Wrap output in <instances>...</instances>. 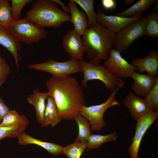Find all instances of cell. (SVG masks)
Wrapping results in <instances>:
<instances>
[{"instance_id":"cell-1","label":"cell","mask_w":158,"mask_h":158,"mask_svg":"<svg viewBox=\"0 0 158 158\" xmlns=\"http://www.w3.org/2000/svg\"><path fill=\"white\" fill-rule=\"evenodd\" d=\"M45 84L49 96L56 103L61 121L73 119L80 114L85 101L82 86L76 78L69 75L52 76Z\"/></svg>"},{"instance_id":"cell-2","label":"cell","mask_w":158,"mask_h":158,"mask_svg":"<svg viewBox=\"0 0 158 158\" xmlns=\"http://www.w3.org/2000/svg\"><path fill=\"white\" fill-rule=\"evenodd\" d=\"M115 33L99 23L85 31L82 40L89 63L98 65L108 58L114 45Z\"/></svg>"},{"instance_id":"cell-3","label":"cell","mask_w":158,"mask_h":158,"mask_svg":"<svg viewBox=\"0 0 158 158\" xmlns=\"http://www.w3.org/2000/svg\"><path fill=\"white\" fill-rule=\"evenodd\" d=\"M26 17L43 28H59L65 22L72 23L71 15L51 0H38L32 5Z\"/></svg>"},{"instance_id":"cell-4","label":"cell","mask_w":158,"mask_h":158,"mask_svg":"<svg viewBox=\"0 0 158 158\" xmlns=\"http://www.w3.org/2000/svg\"><path fill=\"white\" fill-rule=\"evenodd\" d=\"M79 61L81 72L83 75L82 87H87V82L92 80H98L102 82L106 88L110 91H113L124 85V81L110 73L104 65H95L83 60Z\"/></svg>"},{"instance_id":"cell-5","label":"cell","mask_w":158,"mask_h":158,"mask_svg":"<svg viewBox=\"0 0 158 158\" xmlns=\"http://www.w3.org/2000/svg\"><path fill=\"white\" fill-rule=\"evenodd\" d=\"M5 26L20 42L32 43L47 37L44 28L26 17L12 20Z\"/></svg>"},{"instance_id":"cell-6","label":"cell","mask_w":158,"mask_h":158,"mask_svg":"<svg viewBox=\"0 0 158 158\" xmlns=\"http://www.w3.org/2000/svg\"><path fill=\"white\" fill-rule=\"evenodd\" d=\"M120 88L112 91L105 102L100 104L89 107H82L80 114L85 117L89 121L91 131H101L106 126L104 116L106 110L112 107L120 106L116 98V95Z\"/></svg>"},{"instance_id":"cell-7","label":"cell","mask_w":158,"mask_h":158,"mask_svg":"<svg viewBox=\"0 0 158 158\" xmlns=\"http://www.w3.org/2000/svg\"><path fill=\"white\" fill-rule=\"evenodd\" d=\"M28 67L48 73L56 77H65L81 72L79 61L70 56L65 62H59L51 59L42 63L29 64Z\"/></svg>"},{"instance_id":"cell-8","label":"cell","mask_w":158,"mask_h":158,"mask_svg":"<svg viewBox=\"0 0 158 158\" xmlns=\"http://www.w3.org/2000/svg\"><path fill=\"white\" fill-rule=\"evenodd\" d=\"M146 17L132 23L115 33V49L121 53L128 49L136 39L145 35Z\"/></svg>"},{"instance_id":"cell-9","label":"cell","mask_w":158,"mask_h":158,"mask_svg":"<svg viewBox=\"0 0 158 158\" xmlns=\"http://www.w3.org/2000/svg\"><path fill=\"white\" fill-rule=\"evenodd\" d=\"M109 56L105 60L104 65L110 73L118 78L130 77L138 70L123 58L115 49L110 50Z\"/></svg>"},{"instance_id":"cell-10","label":"cell","mask_w":158,"mask_h":158,"mask_svg":"<svg viewBox=\"0 0 158 158\" xmlns=\"http://www.w3.org/2000/svg\"><path fill=\"white\" fill-rule=\"evenodd\" d=\"M158 117V113L151 110L136 120L135 135L129 149L131 158H138V152L142 139Z\"/></svg>"},{"instance_id":"cell-11","label":"cell","mask_w":158,"mask_h":158,"mask_svg":"<svg viewBox=\"0 0 158 158\" xmlns=\"http://www.w3.org/2000/svg\"><path fill=\"white\" fill-rule=\"evenodd\" d=\"M142 18V15L132 17H124L116 15H107L98 9L97 13L98 23L110 30L117 33L128 24Z\"/></svg>"},{"instance_id":"cell-12","label":"cell","mask_w":158,"mask_h":158,"mask_svg":"<svg viewBox=\"0 0 158 158\" xmlns=\"http://www.w3.org/2000/svg\"><path fill=\"white\" fill-rule=\"evenodd\" d=\"M62 44L71 57L79 61L83 60L85 51L82 39L74 29L69 30L63 36Z\"/></svg>"},{"instance_id":"cell-13","label":"cell","mask_w":158,"mask_h":158,"mask_svg":"<svg viewBox=\"0 0 158 158\" xmlns=\"http://www.w3.org/2000/svg\"><path fill=\"white\" fill-rule=\"evenodd\" d=\"M0 44L8 51L13 56L18 70L19 61L21 60V55L18 52L21 49V45L17 39L7 28L0 23Z\"/></svg>"},{"instance_id":"cell-14","label":"cell","mask_w":158,"mask_h":158,"mask_svg":"<svg viewBox=\"0 0 158 158\" xmlns=\"http://www.w3.org/2000/svg\"><path fill=\"white\" fill-rule=\"evenodd\" d=\"M130 77L134 80L132 89L138 96L145 97L154 86L158 75L133 73Z\"/></svg>"},{"instance_id":"cell-15","label":"cell","mask_w":158,"mask_h":158,"mask_svg":"<svg viewBox=\"0 0 158 158\" xmlns=\"http://www.w3.org/2000/svg\"><path fill=\"white\" fill-rule=\"evenodd\" d=\"M131 64L136 67L140 73L146 72L148 74L156 76L158 72V52L151 51L146 57L134 59Z\"/></svg>"},{"instance_id":"cell-16","label":"cell","mask_w":158,"mask_h":158,"mask_svg":"<svg viewBox=\"0 0 158 158\" xmlns=\"http://www.w3.org/2000/svg\"><path fill=\"white\" fill-rule=\"evenodd\" d=\"M17 138L20 145H36L42 148L54 156H58L61 154L63 147L62 146L54 142L42 141L31 136L24 131L21 133Z\"/></svg>"},{"instance_id":"cell-17","label":"cell","mask_w":158,"mask_h":158,"mask_svg":"<svg viewBox=\"0 0 158 158\" xmlns=\"http://www.w3.org/2000/svg\"><path fill=\"white\" fill-rule=\"evenodd\" d=\"M123 102L132 117L135 120L152 110L147 106L144 99L131 92L127 95Z\"/></svg>"},{"instance_id":"cell-18","label":"cell","mask_w":158,"mask_h":158,"mask_svg":"<svg viewBox=\"0 0 158 158\" xmlns=\"http://www.w3.org/2000/svg\"><path fill=\"white\" fill-rule=\"evenodd\" d=\"M49 97L47 92H40L39 89L35 90L32 95H29L27 98V102L33 106L36 113V119L41 125L44 120V114L46 108L45 101Z\"/></svg>"},{"instance_id":"cell-19","label":"cell","mask_w":158,"mask_h":158,"mask_svg":"<svg viewBox=\"0 0 158 158\" xmlns=\"http://www.w3.org/2000/svg\"><path fill=\"white\" fill-rule=\"evenodd\" d=\"M68 4L71 14L72 23L74 26V30L81 36L87 28L88 20L85 13L79 9L72 0H70Z\"/></svg>"},{"instance_id":"cell-20","label":"cell","mask_w":158,"mask_h":158,"mask_svg":"<svg viewBox=\"0 0 158 158\" xmlns=\"http://www.w3.org/2000/svg\"><path fill=\"white\" fill-rule=\"evenodd\" d=\"M44 114V120L41 125L42 127L50 125L52 127L56 126L61 121L58 109L53 99L49 96L47 99Z\"/></svg>"},{"instance_id":"cell-21","label":"cell","mask_w":158,"mask_h":158,"mask_svg":"<svg viewBox=\"0 0 158 158\" xmlns=\"http://www.w3.org/2000/svg\"><path fill=\"white\" fill-rule=\"evenodd\" d=\"M29 123V120L26 117L22 121L12 126L0 127V140L6 138L17 137L21 133L24 131Z\"/></svg>"},{"instance_id":"cell-22","label":"cell","mask_w":158,"mask_h":158,"mask_svg":"<svg viewBox=\"0 0 158 158\" xmlns=\"http://www.w3.org/2000/svg\"><path fill=\"white\" fill-rule=\"evenodd\" d=\"M155 1L140 0L126 10L117 13L116 15L124 17H132L141 15L145 10L154 4Z\"/></svg>"},{"instance_id":"cell-23","label":"cell","mask_w":158,"mask_h":158,"mask_svg":"<svg viewBox=\"0 0 158 158\" xmlns=\"http://www.w3.org/2000/svg\"><path fill=\"white\" fill-rule=\"evenodd\" d=\"M73 119L77 123L78 128V134L75 141L87 142L91 134L89 121L85 117L80 114L76 116Z\"/></svg>"},{"instance_id":"cell-24","label":"cell","mask_w":158,"mask_h":158,"mask_svg":"<svg viewBox=\"0 0 158 158\" xmlns=\"http://www.w3.org/2000/svg\"><path fill=\"white\" fill-rule=\"evenodd\" d=\"M116 131L107 135H101L91 134L88 138L87 143V151L90 149L97 148L104 143L115 141L117 138Z\"/></svg>"},{"instance_id":"cell-25","label":"cell","mask_w":158,"mask_h":158,"mask_svg":"<svg viewBox=\"0 0 158 158\" xmlns=\"http://www.w3.org/2000/svg\"><path fill=\"white\" fill-rule=\"evenodd\" d=\"M87 147V142L75 141L63 147L61 154L68 158H80Z\"/></svg>"},{"instance_id":"cell-26","label":"cell","mask_w":158,"mask_h":158,"mask_svg":"<svg viewBox=\"0 0 158 158\" xmlns=\"http://www.w3.org/2000/svg\"><path fill=\"white\" fill-rule=\"evenodd\" d=\"M146 17L145 35L152 38L158 37V15L154 11Z\"/></svg>"},{"instance_id":"cell-27","label":"cell","mask_w":158,"mask_h":158,"mask_svg":"<svg viewBox=\"0 0 158 158\" xmlns=\"http://www.w3.org/2000/svg\"><path fill=\"white\" fill-rule=\"evenodd\" d=\"M75 3L79 5L85 12L88 17V27L96 25L97 23L96 20L97 13L93 7L94 0H72Z\"/></svg>"},{"instance_id":"cell-28","label":"cell","mask_w":158,"mask_h":158,"mask_svg":"<svg viewBox=\"0 0 158 158\" xmlns=\"http://www.w3.org/2000/svg\"><path fill=\"white\" fill-rule=\"evenodd\" d=\"M145 97L144 101L149 109L158 113V78L153 88Z\"/></svg>"},{"instance_id":"cell-29","label":"cell","mask_w":158,"mask_h":158,"mask_svg":"<svg viewBox=\"0 0 158 158\" xmlns=\"http://www.w3.org/2000/svg\"><path fill=\"white\" fill-rule=\"evenodd\" d=\"M12 20V8L8 1L0 0V23L6 26Z\"/></svg>"},{"instance_id":"cell-30","label":"cell","mask_w":158,"mask_h":158,"mask_svg":"<svg viewBox=\"0 0 158 158\" xmlns=\"http://www.w3.org/2000/svg\"><path fill=\"white\" fill-rule=\"evenodd\" d=\"M26 117L24 114H20L14 110H10L0 123V127L12 126L22 121Z\"/></svg>"},{"instance_id":"cell-31","label":"cell","mask_w":158,"mask_h":158,"mask_svg":"<svg viewBox=\"0 0 158 158\" xmlns=\"http://www.w3.org/2000/svg\"><path fill=\"white\" fill-rule=\"evenodd\" d=\"M13 20L20 19V13L23 7L28 3L33 1L32 0H11Z\"/></svg>"},{"instance_id":"cell-32","label":"cell","mask_w":158,"mask_h":158,"mask_svg":"<svg viewBox=\"0 0 158 158\" xmlns=\"http://www.w3.org/2000/svg\"><path fill=\"white\" fill-rule=\"evenodd\" d=\"M11 72L9 66L0 55V87L5 82Z\"/></svg>"},{"instance_id":"cell-33","label":"cell","mask_w":158,"mask_h":158,"mask_svg":"<svg viewBox=\"0 0 158 158\" xmlns=\"http://www.w3.org/2000/svg\"><path fill=\"white\" fill-rule=\"evenodd\" d=\"M10 110L9 107L5 103L2 97L0 96V123Z\"/></svg>"},{"instance_id":"cell-34","label":"cell","mask_w":158,"mask_h":158,"mask_svg":"<svg viewBox=\"0 0 158 158\" xmlns=\"http://www.w3.org/2000/svg\"><path fill=\"white\" fill-rule=\"evenodd\" d=\"M102 5L106 10H111L116 8L115 1L114 0H102Z\"/></svg>"},{"instance_id":"cell-35","label":"cell","mask_w":158,"mask_h":158,"mask_svg":"<svg viewBox=\"0 0 158 158\" xmlns=\"http://www.w3.org/2000/svg\"><path fill=\"white\" fill-rule=\"evenodd\" d=\"M55 3L59 4L62 8L63 11L66 13H70V11L68 7L66 6L65 4L61 0H51Z\"/></svg>"},{"instance_id":"cell-36","label":"cell","mask_w":158,"mask_h":158,"mask_svg":"<svg viewBox=\"0 0 158 158\" xmlns=\"http://www.w3.org/2000/svg\"><path fill=\"white\" fill-rule=\"evenodd\" d=\"M134 1V0H126L124 2L126 4L130 5L133 3Z\"/></svg>"},{"instance_id":"cell-37","label":"cell","mask_w":158,"mask_h":158,"mask_svg":"<svg viewBox=\"0 0 158 158\" xmlns=\"http://www.w3.org/2000/svg\"><path fill=\"white\" fill-rule=\"evenodd\" d=\"M154 4V10H157V11H158V1L155 0Z\"/></svg>"}]
</instances>
